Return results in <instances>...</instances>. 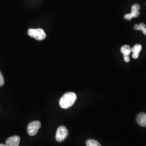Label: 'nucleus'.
I'll use <instances>...</instances> for the list:
<instances>
[{
	"instance_id": "obj_1",
	"label": "nucleus",
	"mask_w": 146,
	"mask_h": 146,
	"mask_svg": "<svg viewBox=\"0 0 146 146\" xmlns=\"http://www.w3.org/2000/svg\"><path fill=\"white\" fill-rule=\"evenodd\" d=\"M77 100V96L73 92H68L64 94L60 100L59 104L63 109H67L72 107Z\"/></svg>"
},
{
	"instance_id": "obj_2",
	"label": "nucleus",
	"mask_w": 146,
	"mask_h": 146,
	"mask_svg": "<svg viewBox=\"0 0 146 146\" xmlns=\"http://www.w3.org/2000/svg\"><path fill=\"white\" fill-rule=\"evenodd\" d=\"M28 34L30 36L34 37L38 41L43 40L46 37V33L41 28H38L36 29H29L28 31Z\"/></svg>"
},
{
	"instance_id": "obj_3",
	"label": "nucleus",
	"mask_w": 146,
	"mask_h": 146,
	"mask_svg": "<svg viewBox=\"0 0 146 146\" xmlns=\"http://www.w3.org/2000/svg\"><path fill=\"white\" fill-rule=\"evenodd\" d=\"M41 127V123L39 121H32L27 127V131L28 134L30 136L35 135Z\"/></svg>"
},
{
	"instance_id": "obj_4",
	"label": "nucleus",
	"mask_w": 146,
	"mask_h": 146,
	"mask_svg": "<svg viewBox=\"0 0 146 146\" xmlns=\"http://www.w3.org/2000/svg\"><path fill=\"white\" fill-rule=\"evenodd\" d=\"M68 135V129L66 127L61 125L58 128L55 135V139L58 142H61L64 141L67 137Z\"/></svg>"
},
{
	"instance_id": "obj_5",
	"label": "nucleus",
	"mask_w": 146,
	"mask_h": 146,
	"mask_svg": "<svg viewBox=\"0 0 146 146\" xmlns=\"http://www.w3.org/2000/svg\"><path fill=\"white\" fill-rule=\"evenodd\" d=\"M121 52L122 53L124 61L126 62L130 61L129 55L131 52V48L129 45H123L121 48Z\"/></svg>"
},
{
	"instance_id": "obj_6",
	"label": "nucleus",
	"mask_w": 146,
	"mask_h": 146,
	"mask_svg": "<svg viewBox=\"0 0 146 146\" xmlns=\"http://www.w3.org/2000/svg\"><path fill=\"white\" fill-rule=\"evenodd\" d=\"M20 142V137L17 135L9 137L5 142L8 146H19Z\"/></svg>"
},
{
	"instance_id": "obj_7",
	"label": "nucleus",
	"mask_w": 146,
	"mask_h": 146,
	"mask_svg": "<svg viewBox=\"0 0 146 146\" xmlns=\"http://www.w3.org/2000/svg\"><path fill=\"white\" fill-rule=\"evenodd\" d=\"M142 50V46L140 44H136L131 49V52H133L132 57L134 59L139 58L140 52Z\"/></svg>"
},
{
	"instance_id": "obj_8",
	"label": "nucleus",
	"mask_w": 146,
	"mask_h": 146,
	"mask_svg": "<svg viewBox=\"0 0 146 146\" xmlns=\"http://www.w3.org/2000/svg\"><path fill=\"white\" fill-rule=\"evenodd\" d=\"M136 121L142 127H146V113H140L136 117Z\"/></svg>"
},
{
	"instance_id": "obj_9",
	"label": "nucleus",
	"mask_w": 146,
	"mask_h": 146,
	"mask_svg": "<svg viewBox=\"0 0 146 146\" xmlns=\"http://www.w3.org/2000/svg\"><path fill=\"white\" fill-rule=\"evenodd\" d=\"M86 146H101V145L98 141L90 139L86 141Z\"/></svg>"
},
{
	"instance_id": "obj_10",
	"label": "nucleus",
	"mask_w": 146,
	"mask_h": 146,
	"mask_svg": "<svg viewBox=\"0 0 146 146\" xmlns=\"http://www.w3.org/2000/svg\"><path fill=\"white\" fill-rule=\"evenodd\" d=\"M146 27V25L143 23H141L140 25H135L134 26V29L136 31H142L143 29Z\"/></svg>"
},
{
	"instance_id": "obj_11",
	"label": "nucleus",
	"mask_w": 146,
	"mask_h": 146,
	"mask_svg": "<svg viewBox=\"0 0 146 146\" xmlns=\"http://www.w3.org/2000/svg\"><path fill=\"white\" fill-rule=\"evenodd\" d=\"M5 84V80L3 76V75L1 73V72L0 71V87L3 86Z\"/></svg>"
},
{
	"instance_id": "obj_12",
	"label": "nucleus",
	"mask_w": 146,
	"mask_h": 146,
	"mask_svg": "<svg viewBox=\"0 0 146 146\" xmlns=\"http://www.w3.org/2000/svg\"><path fill=\"white\" fill-rule=\"evenodd\" d=\"M142 32H143V33L145 35H146V27L143 29V31H142Z\"/></svg>"
},
{
	"instance_id": "obj_13",
	"label": "nucleus",
	"mask_w": 146,
	"mask_h": 146,
	"mask_svg": "<svg viewBox=\"0 0 146 146\" xmlns=\"http://www.w3.org/2000/svg\"><path fill=\"white\" fill-rule=\"evenodd\" d=\"M0 146H7L6 145H5V144H2V143H0Z\"/></svg>"
}]
</instances>
